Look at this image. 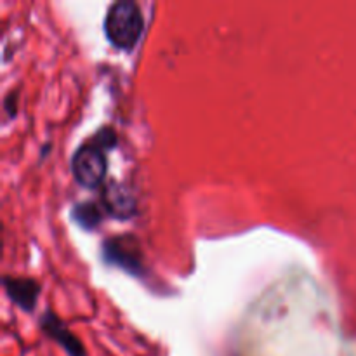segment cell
<instances>
[{"label": "cell", "instance_id": "cell-5", "mask_svg": "<svg viewBox=\"0 0 356 356\" xmlns=\"http://www.w3.org/2000/svg\"><path fill=\"white\" fill-rule=\"evenodd\" d=\"M104 254H106L110 263H118L127 270H139L141 264V254L138 252V247L134 245L131 238H115L104 245Z\"/></svg>", "mask_w": 356, "mask_h": 356}, {"label": "cell", "instance_id": "cell-4", "mask_svg": "<svg viewBox=\"0 0 356 356\" xmlns=\"http://www.w3.org/2000/svg\"><path fill=\"white\" fill-rule=\"evenodd\" d=\"M42 325H44V330L47 332V336L52 337L59 346L65 348L66 353L70 356H86V350H83L82 343L63 325V322L58 316H54L52 313H47L44 316Z\"/></svg>", "mask_w": 356, "mask_h": 356}, {"label": "cell", "instance_id": "cell-3", "mask_svg": "<svg viewBox=\"0 0 356 356\" xmlns=\"http://www.w3.org/2000/svg\"><path fill=\"white\" fill-rule=\"evenodd\" d=\"M103 202L106 205L108 212L113 214L115 218H129L136 211V200L124 184L111 183L108 184L103 193Z\"/></svg>", "mask_w": 356, "mask_h": 356}, {"label": "cell", "instance_id": "cell-2", "mask_svg": "<svg viewBox=\"0 0 356 356\" xmlns=\"http://www.w3.org/2000/svg\"><path fill=\"white\" fill-rule=\"evenodd\" d=\"M106 155L96 139L80 146L72 159L73 176L86 188L99 186L106 177Z\"/></svg>", "mask_w": 356, "mask_h": 356}, {"label": "cell", "instance_id": "cell-6", "mask_svg": "<svg viewBox=\"0 0 356 356\" xmlns=\"http://www.w3.org/2000/svg\"><path fill=\"white\" fill-rule=\"evenodd\" d=\"M3 285H6V291L7 294H9V298L13 299L17 306H21V308L24 309L33 308L38 296L37 282L30 280V278L6 277Z\"/></svg>", "mask_w": 356, "mask_h": 356}, {"label": "cell", "instance_id": "cell-1", "mask_svg": "<svg viewBox=\"0 0 356 356\" xmlns=\"http://www.w3.org/2000/svg\"><path fill=\"white\" fill-rule=\"evenodd\" d=\"M145 19L136 2L120 0L108 9L104 17V33L118 49H132L143 33Z\"/></svg>", "mask_w": 356, "mask_h": 356}, {"label": "cell", "instance_id": "cell-7", "mask_svg": "<svg viewBox=\"0 0 356 356\" xmlns=\"http://www.w3.org/2000/svg\"><path fill=\"white\" fill-rule=\"evenodd\" d=\"M75 218L79 219L80 225L83 226H92L99 221V211L96 209L94 204H86V205H79L75 212Z\"/></svg>", "mask_w": 356, "mask_h": 356}]
</instances>
